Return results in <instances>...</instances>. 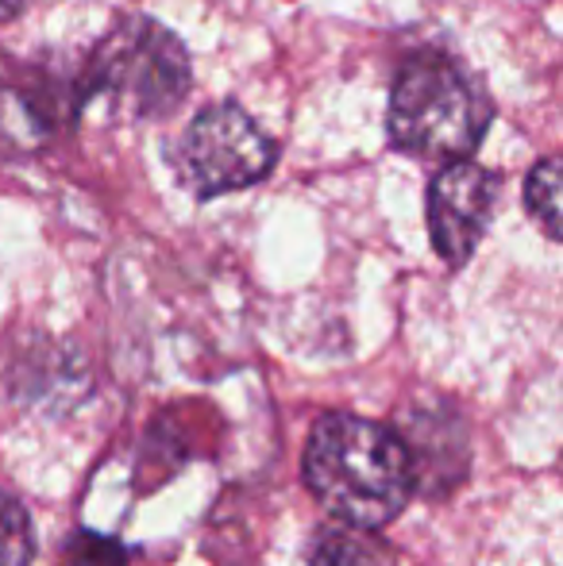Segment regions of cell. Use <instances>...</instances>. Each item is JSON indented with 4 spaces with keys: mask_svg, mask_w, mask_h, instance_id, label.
<instances>
[{
    "mask_svg": "<svg viewBox=\"0 0 563 566\" xmlns=\"http://www.w3.org/2000/svg\"><path fill=\"white\" fill-rule=\"evenodd\" d=\"M309 566H394V552L378 536H371V528L332 524L316 532Z\"/></svg>",
    "mask_w": 563,
    "mask_h": 566,
    "instance_id": "8992f818",
    "label": "cell"
},
{
    "mask_svg": "<svg viewBox=\"0 0 563 566\" xmlns=\"http://www.w3.org/2000/svg\"><path fill=\"white\" fill-rule=\"evenodd\" d=\"M525 209L549 239H560V163L541 158L525 178Z\"/></svg>",
    "mask_w": 563,
    "mask_h": 566,
    "instance_id": "52a82bcc",
    "label": "cell"
},
{
    "mask_svg": "<svg viewBox=\"0 0 563 566\" xmlns=\"http://www.w3.org/2000/svg\"><path fill=\"white\" fill-rule=\"evenodd\" d=\"M28 4L31 0H0V20H12V15H20Z\"/></svg>",
    "mask_w": 563,
    "mask_h": 566,
    "instance_id": "30bf717a",
    "label": "cell"
},
{
    "mask_svg": "<svg viewBox=\"0 0 563 566\" xmlns=\"http://www.w3.org/2000/svg\"><path fill=\"white\" fill-rule=\"evenodd\" d=\"M305 482L340 524L371 532L386 528L417 490L402 436L352 412L316 420L305 448Z\"/></svg>",
    "mask_w": 563,
    "mask_h": 566,
    "instance_id": "6da1fadb",
    "label": "cell"
},
{
    "mask_svg": "<svg viewBox=\"0 0 563 566\" xmlns=\"http://www.w3.org/2000/svg\"><path fill=\"white\" fill-rule=\"evenodd\" d=\"M189 82L194 70L181 39L150 15H128L93 51L82 101H105L121 113L155 119L186 101Z\"/></svg>",
    "mask_w": 563,
    "mask_h": 566,
    "instance_id": "7a4b0ae2",
    "label": "cell"
},
{
    "mask_svg": "<svg viewBox=\"0 0 563 566\" xmlns=\"http://www.w3.org/2000/svg\"><path fill=\"white\" fill-rule=\"evenodd\" d=\"M35 555L31 516L12 493H0V566H28Z\"/></svg>",
    "mask_w": 563,
    "mask_h": 566,
    "instance_id": "ba28073f",
    "label": "cell"
},
{
    "mask_svg": "<svg viewBox=\"0 0 563 566\" xmlns=\"http://www.w3.org/2000/svg\"><path fill=\"white\" fill-rule=\"evenodd\" d=\"M487 127V101L456 66L414 59L402 66L390 93V139L398 150L428 163L467 158Z\"/></svg>",
    "mask_w": 563,
    "mask_h": 566,
    "instance_id": "3957f363",
    "label": "cell"
},
{
    "mask_svg": "<svg viewBox=\"0 0 563 566\" xmlns=\"http://www.w3.org/2000/svg\"><path fill=\"white\" fill-rule=\"evenodd\" d=\"M66 563L70 566H124L128 563V547L113 536L74 532V536L66 539Z\"/></svg>",
    "mask_w": 563,
    "mask_h": 566,
    "instance_id": "9c48e42d",
    "label": "cell"
},
{
    "mask_svg": "<svg viewBox=\"0 0 563 566\" xmlns=\"http://www.w3.org/2000/svg\"><path fill=\"white\" fill-rule=\"evenodd\" d=\"M498 174L471 158L448 163L428 186V235L448 266H463L482 243L498 209Z\"/></svg>",
    "mask_w": 563,
    "mask_h": 566,
    "instance_id": "5b68a950",
    "label": "cell"
},
{
    "mask_svg": "<svg viewBox=\"0 0 563 566\" xmlns=\"http://www.w3.org/2000/svg\"><path fill=\"white\" fill-rule=\"evenodd\" d=\"M274 143L240 105H212L186 127L178 143L181 181L197 197L251 189L271 174Z\"/></svg>",
    "mask_w": 563,
    "mask_h": 566,
    "instance_id": "277c9868",
    "label": "cell"
}]
</instances>
